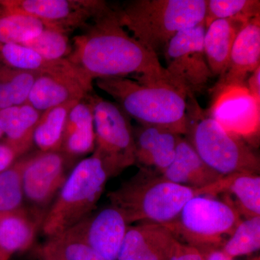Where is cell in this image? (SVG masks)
Listing matches in <instances>:
<instances>
[{"label":"cell","instance_id":"f1b7e54d","mask_svg":"<svg viewBox=\"0 0 260 260\" xmlns=\"http://www.w3.org/2000/svg\"><path fill=\"white\" fill-rule=\"evenodd\" d=\"M260 248V216L242 220L230 238L222 245V251L234 259L248 255Z\"/></svg>","mask_w":260,"mask_h":260},{"label":"cell","instance_id":"5bb4252c","mask_svg":"<svg viewBox=\"0 0 260 260\" xmlns=\"http://www.w3.org/2000/svg\"><path fill=\"white\" fill-rule=\"evenodd\" d=\"M177 242L161 224L129 225L117 260H169Z\"/></svg>","mask_w":260,"mask_h":260},{"label":"cell","instance_id":"484cf974","mask_svg":"<svg viewBox=\"0 0 260 260\" xmlns=\"http://www.w3.org/2000/svg\"><path fill=\"white\" fill-rule=\"evenodd\" d=\"M38 75L0 62V110L26 104Z\"/></svg>","mask_w":260,"mask_h":260},{"label":"cell","instance_id":"ffe728a7","mask_svg":"<svg viewBox=\"0 0 260 260\" xmlns=\"http://www.w3.org/2000/svg\"><path fill=\"white\" fill-rule=\"evenodd\" d=\"M251 19L237 18L215 20L206 28L203 46L207 62L213 76L221 77L225 74L238 34Z\"/></svg>","mask_w":260,"mask_h":260},{"label":"cell","instance_id":"4316f807","mask_svg":"<svg viewBox=\"0 0 260 260\" xmlns=\"http://www.w3.org/2000/svg\"><path fill=\"white\" fill-rule=\"evenodd\" d=\"M40 254L42 260H105L85 243L64 234L49 239Z\"/></svg>","mask_w":260,"mask_h":260},{"label":"cell","instance_id":"277c9868","mask_svg":"<svg viewBox=\"0 0 260 260\" xmlns=\"http://www.w3.org/2000/svg\"><path fill=\"white\" fill-rule=\"evenodd\" d=\"M206 0H133L115 10L133 37L158 54L179 32L204 22Z\"/></svg>","mask_w":260,"mask_h":260},{"label":"cell","instance_id":"44dd1931","mask_svg":"<svg viewBox=\"0 0 260 260\" xmlns=\"http://www.w3.org/2000/svg\"><path fill=\"white\" fill-rule=\"evenodd\" d=\"M94 149L95 130L93 109L86 95L70 111L61 152L70 156H80L93 152Z\"/></svg>","mask_w":260,"mask_h":260},{"label":"cell","instance_id":"f35d334b","mask_svg":"<svg viewBox=\"0 0 260 260\" xmlns=\"http://www.w3.org/2000/svg\"><path fill=\"white\" fill-rule=\"evenodd\" d=\"M4 11V9H3V7L0 5V13H3Z\"/></svg>","mask_w":260,"mask_h":260},{"label":"cell","instance_id":"603a6c76","mask_svg":"<svg viewBox=\"0 0 260 260\" xmlns=\"http://www.w3.org/2000/svg\"><path fill=\"white\" fill-rule=\"evenodd\" d=\"M37 219L22 208L0 217V251L10 258L28 249L37 234Z\"/></svg>","mask_w":260,"mask_h":260},{"label":"cell","instance_id":"74e56055","mask_svg":"<svg viewBox=\"0 0 260 260\" xmlns=\"http://www.w3.org/2000/svg\"><path fill=\"white\" fill-rule=\"evenodd\" d=\"M3 135H4V133H3V130H2L1 127H0V138L3 136Z\"/></svg>","mask_w":260,"mask_h":260},{"label":"cell","instance_id":"ba28073f","mask_svg":"<svg viewBox=\"0 0 260 260\" xmlns=\"http://www.w3.org/2000/svg\"><path fill=\"white\" fill-rule=\"evenodd\" d=\"M93 109L95 149L109 177H114L135 162L134 129L129 117L115 103L93 92L87 95Z\"/></svg>","mask_w":260,"mask_h":260},{"label":"cell","instance_id":"e0dca14e","mask_svg":"<svg viewBox=\"0 0 260 260\" xmlns=\"http://www.w3.org/2000/svg\"><path fill=\"white\" fill-rule=\"evenodd\" d=\"M93 90V87L73 77L39 74L26 104L42 113L68 103L80 102Z\"/></svg>","mask_w":260,"mask_h":260},{"label":"cell","instance_id":"d6a6232c","mask_svg":"<svg viewBox=\"0 0 260 260\" xmlns=\"http://www.w3.org/2000/svg\"><path fill=\"white\" fill-rule=\"evenodd\" d=\"M169 260H204L201 253L194 246L178 240Z\"/></svg>","mask_w":260,"mask_h":260},{"label":"cell","instance_id":"3957f363","mask_svg":"<svg viewBox=\"0 0 260 260\" xmlns=\"http://www.w3.org/2000/svg\"><path fill=\"white\" fill-rule=\"evenodd\" d=\"M129 117L140 125L156 126L177 135L187 131V96L167 82H139L112 77L95 80Z\"/></svg>","mask_w":260,"mask_h":260},{"label":"cell","instance_id":"2e32d148","mask_svg":"<svg viewBox=\"0 0 260 260\" xmlns=\"http://www.w3.org/2000/svg\"><path fill=\"white\" fill-rule=\"evenodd\" d=\"M181 136L156 126L140 125L134 130L135 162L161 175L175 158Z\"/></svg>","mask_w":260,"mask_h":260},{"label":"cell","instance_id":"d590c367","mask_svg":"<svg viewBox=\"0 0 260 260\" xmlns=\"http://www.w3.org/2000/svg\"><path fill=\"white\" fill-rule=\"evenodd\" d=\"M246 85L251 95L260 102V66L251 73Z\"/></svg>","mask_w":260,"mask_h":260},{"label":"cell","instance_id":"7402d4cb","mask_svg":"<svg viewBox=\"0 0 260 260\" xmlns=\"http://www.w3.org/2000/svg\"><path fill=\"white\" fill-rule=\"evenodd\" d=\"M28 104L0 110V127L7 137V144L20 155L34 143V133L42 116Z\"/></svg>","mask_w":260,"mask_h":260},{"label":"cell","instance_id":"836d02e7","mask_svg":"<svg viewBox=\"0 0 260 260\" xmlns=\"http://www.w3.org/2000/svg\"><path fill=\"white\" fill-rule=\"evenodd\" d=\"M18 157L16 152L7 143L0 144V172L11 167L15 158Z\"/></svg>","mask_w":260,"mask_h":260},{"label":"cell","instance_id":"52a82bcc","mask_svg":"<svg viewBox=\"0 0 260 260\" xmlns=\"http://www.w3.org/2000/svg\"><path fill=\"white\" fill-rule=\"evenodd\" d=\"M242 219L229 200L215 199L211 196H197L183 207L174 220L165 224L175 236L185 244L197 249L221 248L224 236L231 237Z\"/></svg>","mask_w":260,"mask_h":260},{"label":"cell","instance_id":"9a60e30c","mask_svg":"<svg viewBox=\"0 0 260 260\" xmlns=\"http://www.w3.org/2000/svg\"><path fill=\"white\" fill-rule=\"evenodd\" d=\"M259 66L260 15H258L249 20L238 34L226 72L213 90L225 85L246 84L247 75Z\"/></svg>","mask_w":260,"mask_h":260},{"label":"cell","instance_id":"1f68e13d","mask_svg":"<svg viewBox=\"0 0 260 260\" xmlns=\"http://www.w3.org/2000/svg\"><path fill=\"white\" fill-rule=\"evenodd\" d=\"M23 159L0 172V213L21 208L24 199L22 186Z\"/></svg>","mask_w":260,"mask_h":260},{"label":"cell","instance_id":"e575fe53","mask_svg":"<svg viewBox=\"0 0 260 260\" xmlns=\"http://www.w3.org/2000/svg\"><path fill=\"white\" fill-rule=\"evenodd\" d=\"M201 253L204 260H234L229 257L222 251L219 247H206L198 249ZM253 260H260L259 257Z\"/></svg>","mask_w":260,"mask_h":260},{"label":"cell","instance_id":"cb8c5ba5","mask_svg":"<svg viewBox=\"0 0 260 260\" xmlns=\"http://www.w3.org/2000/svg\"><path fill=\"white\" fill-rule=\"evenodd\" d=\"M78 102L68 103L42 112L34 133V143L41 152H61L68 114Z\"/></svg>","mask_w":260,"mask_h":260},{"label":"cell","instance_id":"f546056e","mask_svg":"<svg viewBox=\"0 0 260 260\" xmlns=\"http://www.w3.org/2000/svg\"><path fill=\"white\" fill-rule=\"evenodd\" d=\"M21 45L35 51L43 57L50 60H61L69 57L73 51V43L68 34L46 27L37 37Z\"/></svg>","mask_w":260,"mask_h":260},{"label":"cell","instance_id":"ab89813d","mask_svg":"<svg viewBox=\"0 0 260 260\" xmlns=\"http://www.w3.org/2000/svg\"><path fill=\"white\" fill-rule=\"evenodd\" d=\"M2 215H3V213H0V217H1Z\"/></svg>","mask_w":260,"mask_h":260},{"label":"cell","instance_id":"30bf717a","mask_svg":"<svg viewBox=\"0 0 260 260\" xmlns=\"http://www.w3.org/2000/svg\"><path fill=\"white\" fill-rule=\"evenodd\" d=\"M0 5L8 13L38 19L47 28L65 34L85 28L108 8L99 0H3Z\"/></svg>","mask_w":260,"mask_h":260},{"label":"cell","instance_id":"8fae6325","mask_svg":"<svg viewBox=\"0 0 260 260\" xmlns=\"http://www.w3.org/2000/svg\"><path fill=\"white\" fill-rule=\"evenodd\" d=\"M208 115L224 129L243 141L256 145L260 132V102L246 84L225 85L213 90Z\"/></svg>","mask_w":260,"mask_h":260},{"label":"cell","instance_id":"7c38bea8","mask_svg":"<svg viewBox=\"0 0 260 260\" xmlns=\"http://www.w3.org/2000/svg\"><path fill=\"white\" fill-rule=\"evenodd\" d=\"M129 224L119 210L107 207L64 233L91 247L105 260H117Z\"/></svg>","mask_w":260,"mask_h":260},{"label":"cell","instance_id":"6da1fadb","mask_svg":"<svg viewBox=\"0 0 260 260\" xmlns=\"http://www.w3.org/2000/svg\"><path fill=\"white\" fill-rule=\"evenodd\" d=\"M83 30L73 38L68 59L90 83L99 78L136 74L137 81L172 84L158 54L131 37L119 23L115 10L109 6Z\"/></svg>","mask_w":260,"mask_h":260},{"label":"cell","instance_id":"5b68a950","mask_svg":"<svg viewBox=\"0 0 260 260\" xmlns=\"http://www.w3.org/2000/svg\"><path fill=\"white\" fill-rule=\"evenodd\" d=\"M186 140L200 158L223 177L259 172V159L245 142L224 129L202 109L195 97L187 99Z\"/></svg>","mask_w":260,"mask_h":260},{"label":"cell","instance_id":"d6986e66","mask_svg":"<svg viewBox=\"0 0 260 260\" xmlns=\"http://www.w3.org/2000/svg\"><path fill=\"white\" fill-rule=\"evenodd\" d=\"M0 62L14 69L37 74L73 77L93 87V83L68 59L50 60L21 44H0Z\"/></svg>","mask_w":260,"mask_h":260},{"label":"cell","instance_id":"d4e9b609","mask_svg":"<svg viewBox=\"0 0 260 260\" xmlns=\"http://www.w3.org/2000/svg\"><path fill=\"white\" fill-rule=\"evenodd\" d=\"M225 189L235 196L236 208L246 218L260 216V177L258 174H237L225 177Z\"/></svg>","mask_w":260,"mask_h":260},{"label":"cell","instance_id":"4fadbf2b","mask_svg":"<svg viewBox=\"0 0 260 260\" xmlns=\"http://www.w3.org/2000/svg\"><path fill=\"white\" fill-rule=\"evenodd\" d=\"M65 175V158L61 152H41L23 159L22 186L24 198L37 207L49 204L60 190Z\"/></svg>","mask_w":260,"mask_h":260},{"label":"cell","instance_id":"8992f818","mask_svg":"<svg viewBox=\"0 0 260 260\" xmlns=\"http://www.w3.org/2000/svg\"><path fill=\"white\" fill-rule=\"evenodd\" d=\"M100 159L92 155L75 166L42 220L49 239L60 236L92 213L109 179Z\"/></svg>","mask_w":260,"mask_h":260},{"label":"cell","instance_id":"ac0fdd59","mask_svg":"<svg viewBox=\"0 0 260 260\" xmlns=\"http://www.w3.org/2000/svg\"><path fill=\"white\" fill-rule=\"evenodd\" d=\"M161 176L168 181L193 189L208 187L224 177L210 169L182 136L178 143L175 158Z\"/></svg>","mask_w":260,"mask_h":260},{"label":"cell","instance_id":"7a4b0ae2","mask_svg":"<svg viewBox=\"0 0 260 260\" xmlns=\"http://www.w3.org/2000/svg\"><path fill=\"white\" fill-rule=\"evenodd\" d=\"M220 181L203 189H193L141 167L134 177L109 192L108 198L129 225L135 222L165 224L174 220L191 198L220 193Z\"/></svg>","mask_w":260,"mask_h":260},{"label":"cell","instance_id":"4dcf8cb0","mask_svg":"<svg viewBox=\"0 0 260 260\" xmlns=\"http://www.w3.org/2000/svg\"><path fill=\"white\" fill-rule=\"evenodd\" d=\"M258 15H260L259 0H206L205 28L215 20L253 18Z\"/></svg>","mask_w":260,"mask_h":260},{"label":"cell","instance_id":"9c48e42d","mask_svg":"<svg viewBox=\"0 0 260 260\" xmlns=\"http://www.w3.org/2000/svg\"><path fill=\"white\" fill-rule=\"evenodd\" d=\"M205 22L179 32L164 49L166 71L173 85L184 91L187 99L205 90L210 72L204 51Z\"/></svg>","mask_w":260,"mask_h":260},{"label":"cell","instance_id":"8d00e7d4","mask_svg":"<svg viewBox=\"0 0 260 260\" xmlns=\"http://www.w3.org/2000/svg\"><path fill=\"white\" fill-rule=\"evenodd\" d=\"M9 259V258L7 257L4 254H3V252H2L1 251H0V260H8Z\"/></svg>","mask_w":260,"mask_h":260},{"label":"cell","instance_id":"83f0119b","mask_svg":"<svg viewBox=\"0 0 260 260\" xmlns=\"http://www.w3.org/2000/svg\"><path fill=\"white\" fill-rule=\"evenodd\" d=\"M45 28L38 19L4 10L0 13V44H23Z\"/></svg>","mask_w":260,"mask_h":260}]
</instances>
